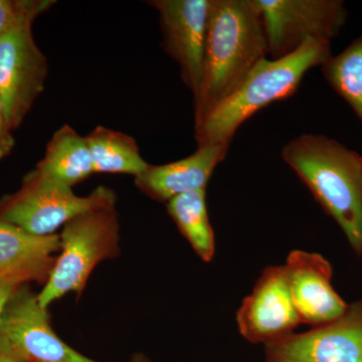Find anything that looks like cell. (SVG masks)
<instances>
[{
    "instance_id": "6da1fadb",
    "label": "cell",
    "mask_w": 362,
    "mask_h": 362,
    "mask_svg": "<svg viewBox=\"0 0 362 362\" xmlns=\"http://www.w3.org/2000/svg\"><path fill=\"white\" fill-rule=\"evenodd\" d=\"M265 28L252 0H211L194 127L235 92L268 56Z\"/></svg>"
},
{
    "instance_id": "7a4b0ae2",
    "label": "cell",
    "mask_w": 362,
    "mask_h": 362,
    "mask_svg": "<svg viewBox=\"0 0 362 362\" xmlns=\"http://www.w3.org/2000/svg\"><path fill=\"white\" fill-rule=\"evenodd\" d=\"M281 156L362 256V156L316 134L290 140Z\"/></svg>"
},
{
    "instance_id": "3957f363",
    "label": "cell",
    "mask_w": 362,
    "mask_h": 362,
    "mask_svg": "<svg viewBox=\"0 0 362 362\" xmlns=\"http://www.w3.org/2000/svg\"><path fill=\"white\" fill-rule=\"evenodd\" d=\"M331 56V42L311 39L289 56L259 62L235 92L195 126L197 146L230 144L247 119L293 96L307 71L322 66Z\"/></svg>"
},
{
    "instance_id": "277c9868",
    "label": "cell",
    "mask_w": 362,
    "mask_h": 362,
    "mask_svg": "<svg viewBox=\"0 0 362 362\" xmlns=\"http://www.w3.org/2000/svg\"><path fill=\"white\" fill-rule=\"evenodd\" d=\"M120 223L115 206L100 207L66 223L59 235L61 252L37 295L42 308L75 292L81 296L98 264L120 252Z\"/></svg>"
},
{
    "instance_id": "5b68a950",
    "label": "cell",
    "mask_w": 362,
    "mask_h": 362,
    "mask_svg": "<svg viewBox=\"0 0 362 362\" xmlns=\"http://www.w3.org/2000/svg\"><path fill=\"white\" fill-rule=\"evenodd\" d=\"M116 202L111 188L99 187L89 195L78 197L73 188L35 168L26 173L18 192L0 199V223L47 237L80 214L116 206Z\"/></svg>"
},
{
    "instance_id": "8992f818",
    "label": "cell",
    "mask_w": 362,
    "mask_h": 362,
    "mask_svg": "<svg viewBox=\"0 0 362 362\" xmlns=\"http://www.w3.org/2000/svg\"><path fill=\"white\" fill-rule=\"evenodd\" d=\"M265 28L272 59L296 52L308 40L334 39L347 20L340 0H252Z\"/></svg>"
},
{
    "instance_id": "52a82bcc",
    "label": "cell",
    "mask_w": 362,
    "mask_h": 362,
    "mask_svg": "<svg viewBox=\"0 0 362 362\" xmlns=\"http://www.w3.org/2000/svg\"><path fill=\"white\" fill-rule=\"evenodd\" d=\"M49 63L25 25L0 37V98L11 129L16 130L45 90Z\"/></svg>"
},
{
    "instance_id": "ba28073f",
    "label": "cell",
    "mask_w": 362,
    "mask_h": 362,
    "mask_svg": "<svg viewBox=\"0 0 362 362\" xmlns=\"http://www.w3.org/2000/svg\"><path fill=\"white\" fill-rule=\"evenodd\" d=\"M0 337L28 362H96L71 349L52 330L47 309L37 295L21 285L0 316Z\"/></svg>"
},
{
    "instance_id": "9c48e42d",
    "label": "cell",
    "mask_w": 362,
    "mask_h": 362,
    "mask_svg": "<svg viewBox=\"0 0 362 362\" xmlns=\"http://www.w3.org/2000/svg\"><path fill=\"white\" fill-rule=\"evenodd\" d=\"M159 16L164 52L180 66L183 83L197 98L211 0H152Z\"/></svg>"
},
{
    "instance_id": "30bf717a",
    "label": "cell",
    "mask_w": 362,
    "mask_h": 362,
    "mask_svg": "<svg viewBox=\"0 0 362 362\" xmlns=\"http://www.w3.org/2000/svg\"><path fill=\"white\" fill-rule=\"evenodd\" d=\"M267 362H362V300L332 322L267 344Z\"/></svg>"
},
{
    "instance_id": "8fae6325",
    "label": "cell",
    "mask_w": 362,
    "mask_h": 362,
    "mask_svg": "<svg viewBox=\"0 0 362 362\" xmlns=\"http://www.w3.org/2000/svg\"><path fill=\"white\" fill-rule=\"evenodd\" d=\"M243 337L252 343L277 342L301 323L293 304L284 265L267 268L237 314Z\"/></svg>"
},
{
    "instance_id": "7c38bea8",
    "label": "cell",
    "mask_w": 362,
    "mask_h": 362,
    "mask_svg": "<svg viewBox=\"0 0 362 362\" xmlns=\"http://www.w3.org/2000/svg\"><path fill=\"white\" fill-rule=\"evenodd\" d=\"M293 304L301 323L318 327L337 320L349 304L332 285V266L316 252L295 250L284 265Z\"/></svg>"
},
{
    "instance_id": "4fadbf2b",
    "label": "cell",
    "mask_w": 362,
    "mask_h": 362,
    "mask_svg": "<svg viewBox=\"0 0 362 362\" xmlns=\"http://www.w3.org/2000/svg\"><path fill=\"white\" fill-rule=\"evenodd\" d=\"M230 144H206L192 156L162 165H152L136 176L135 185L151 199L168 202L180 195L206 189L216 166L225 160Z\"/></svg>"
},
{
    "instance_id": "5bb4252c",
    "label": "cell",
    "mask_w": 362,
    "mask_h": 362,
    "mask_svg": "<svg viewBox=\"0 0 362 362\" xmlns=\"http://www.w3.org/2000/svg\"><path fill=\"white\" fill-rule=\"evenodd\" d=\"M59 251L61 242L57 233L37 237L0 223V280L16 279L25 284H45Z\"/></svg>"
},
{
    "instance_id": "9a60e30c",
    "label": "cell",
    "mask_w": 362,
    "mask_h": 362,
    "mask_svg": "<svg viewBox=\"0 0 362 362\" xmlns=\"http://www.w3.org/2000/svg\"><path fill=\"white\" fill-rule=\"evenodd\" d=\"M35 168L73 188L94 175L87 140L65 124L52 134Z\"/></svg>"
},
{
    "instance_id": "2e32d148",
    "label": "cell",
    "mask_w": 362,
    "mask_h": 362,
    "mask_svg": "<svg viewBox=\"0 0 362 362\" xmlns=\"http://www.w3.org/2000/svg\"><path fill=\"white\" fill-rule=\"evenodd\" d=\"M89 146L94 173L141 175L149 163L144 160L132 136L97 126L85 136Z\"/></svg>"
},
{
    "instance_id": "e0dca14e",
    "label": "cell",
    "mask_w": 362,
    "mask_h": 362,
    "mask_svg": "<svg viewBox=\"0 0 362 362\" xmlns=\"http://www.w3.org/2000/svg\"><path fill=\"white\" fill-rule=\"evenodd\" d=\"M206 189L180 195L168 202L169 216L187 240L197 256L206 262L213 259L216 240L206 202Z\"/></svg>"
},
{
    "instance_id": "ac0fdd59",
    "label": "cell",
    "mask_w": 362,
    "mask_h": 362,
    "mask_svg": "<svg viewBox=\"0 0 362 362\" xmlns=\"http://www.w3.org/2000/svg\"><path fill=\"white\" fill-rule=\"evenodd\" d=\"M324 78L362 123V35L321 66Z\"/></svg>"
},
{
    "instance_id": "d6986e66",
    "label": "cell",
    "mask_w": 362,
    "mask_h": 362,
    "mask_svg": "<svg viewBox=\"0 0 362 362\" xmlns=\"http://www.w3.org/2000/svg\"><path fill=\"white\" fill-rule=\"evenodd\" d=\"M56 4L54 0H0V37L18 26L33 25Z\"/></svg>"
},
{
    "instance_id": "ffe728a7",
    "label": "cell",
    "mask_w": 362,
    "mask_h": 362,
    "mask_svg": "<svg viewBox=\"0 0 362 362\" xmlns=\"http://www.w3.org/2000/svg\"><path fill=\"white\" fill-rule=\"evenodd\" d=\"M16 146V139L13 137V130L9 125L4 104L0 98V160L6 158L13 151Z\"/></svg>"
},
{
    "instance_id": "44dd1931",
    "label": "cell",
    "mask_w": 362,
    "mask_h": 362,
    "mask_svg": "<svg viewBox=\"0 0 362 362\" xmlns=\"http://www.w3.org/2000/svg\"><path fill=\"white\" fill-rule=\"evenodd\" d=\"M23 284H25V283L16 280V279L0 280V316H1L4 307H6L11 297L13 296V293Z\"/></svg>"
},
{
    "instance_id": "7402d4cb",
    "label": "cell",
    "mask_w": 362,
    "mask_h": 362,
    "mask_svg": "<svg viewBox=\"0 0 362 362\" xmlns=\"http://www.w3.org/2000/svg\"><path fill=\"white\" fill-rule=\"evenodd\" d=\"M0 362H28L11 346L6 338L0 337Z\"/></svg>"
},
{
    "instance_id": "603a6c76",
    "label": "cell",
    "mask_w": 362,
    "mask_h": 362,
    "mask_svg": "<svg viewBox=\"0 0 362 362\" xmlns=\"http://www.w3.org/2000/svg\"><path fill=\"white\" fill-rule=\"evenodd\" d=\"M130 362H151V361H150L149 359L147 358V357L144 356V354H134V356H133L132 358H131Z\"/></svg>"
}]
</instances>
